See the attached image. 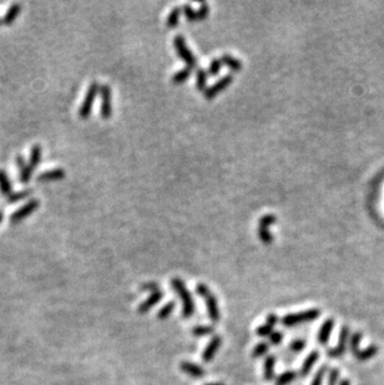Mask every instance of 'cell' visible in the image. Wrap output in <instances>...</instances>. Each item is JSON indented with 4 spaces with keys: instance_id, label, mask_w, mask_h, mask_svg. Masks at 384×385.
<instances>
[{
    "instance_id": "ac0fdd59",
    "label": "cell",
    "mask_w": 384,
    "mask_h": 385,
    "mask_svg": "<svg viewBox=\"0 0 384 385\" xmlns=\"http://www.w3.org/2000/svg\"><path fill=\"white\" fill-rule=\"evenodd\" d=\"M21 10V5L19 4V3H14V4H12L9 7V9L7 10V13H5L4 18H3V24H5V25H10V24H13L15 21V19L18 18L19 13H20Z\"/></svg>"
},
{
    "instance_id": "3957f363",
    "label": "cell",
    "mask_w": 384,
    "mask_h": 385,
    "mask_svg": "<svg viewBox=\"0 0 384 385\" xmlns=\"http://www.w3.org/2000/svg\"><path fill=\"white\" fill-rule=\"evenodd\" d=\"M321 316V311L317 308L308 309V311L299 312V313L287 314L281 319V323L286 327H293V325L307 323V322H313Z\"/></svg>"
},
{
    "instance_id": "8d00e7d4",
    "label": "cell",
    "mask_w": 384,
    "mask_h": 385,
    "mask_svg": "<svg viewBox=\"0 0 384 385\" xmlns=\"http://www.w3.org/2000/svg\"><path fill=\"white\" fill-rule=\"evenodd\" d=\"M256 333H257L258 337H269V335L273 333V327H271V325H261V327L257 328V330H256Z\"/></svg>"
},
{
    "instance_id": "b9f144b4",
    "label": "cell",
    "mask_w": 384,
    "mask_h": 385,
    "mask_svg": "<svg viewBox=\"0 0 384 385\" xmlns=\"http://www.w3.org/2000/svg\"><path fill=\"white\" fill-rule=\"evenodd\" d=\"M266 322H267V325L274 327V325L277 324V322H278V317H277L276 314H269V316L266 318Z\"/></svg>"
},
{
    "instance_id": "ba28073f",
    "label": "cell",
    "mask_w": 384,
    "mask_h": 385,
    "mask_svg": "<svg viewBox=\"0 0 384 385\" xmlns=\"http://www.w3.org/2000/svg\"><path fill=\"white\" fill-rule=\"evenodd\" d=\"M39 205H40L39 200H37V199L30 200L29 202H26L25 205L23 206V207H20L19 210H16L14 213L10 215V223L15 224V223H19V222H21L24 218H26V217L31 215L32 212H35L37 208L39 207Z\"/></svg>"
},
{
    "instance_id": "7a4b0ae2",
    "label": "cell",
    "mask_w": 384,
    "mask_h": 385,
    "mask_svg": "<svg viewBox=\"0 0 384 385\" xmlns=\"http://www.w3.org/2000/svg\"><path fill=\"white\" fill-rule=\"evenodd\" d=\"M196 292L198 295L205 298L206 305H207V312H208V317L212 322H219L220 321V311H219V304H217L216 297L214 295V293H211L208 287L203 283H198L196 287Z\"/></svg>"
},
{
    "instance_id": "7c38bea8",
    "label": "cell",
    "mask_w": 384,
    "mask_h": 385,
    "mask_svg": "<svg viewBox=\"0 0 384 385\" xmlns=\"http://www.w3.org/2000/svg\"><path fill=\"white\" fill-rule=\"evenodd\" d=\"M162 298H163V292H161V291H157V292H155V293H151V295H150L148 299H146L145 302H143L140 305H138L137 312L140 314L148 313L150 309L154 307V305H156L157 303H159L160 300L162 299Z\"/></svg>"
},
{
    "instance_id": "8fae6325",
    "label": "cell",
    "mask_w": 384,
    "mask_h": 385,
    "mask_svg": "<svg viewBox=\"0 0 384 385\" xmlns=\"http://www.w3.org/2000/svg\"><path fill=\"white\" fill-rule=\"evenodd\" d=\"M222 343V339L220 335H214L212 337L211 340H210V343L207 344L206 349L203 351L202 353V359L205 363H210L212 362V359L215 358V355H216L217 351H219L220 345H221Z\"/></svg>"
},
{
    "instance_id": "603a6c76",
    "label": "cell",
    "mask_w": 384,
    "mask_h": 385,
    "mask_svg": "<svg viewBox=\"0 0 384 385\" xmlns=\"http://www.w3.org/2000/svg\"><path fill=\"white\" fill-rule=\"evenodd\" d=\"M40 160H42V146L40 145H34L30 151V161L29 166L30 169L34 171L37 169L38 165L40 164Z\"/></svg>"
},
{
    "instance_id": "277c9868",
    "label": "cell",
    "mask_w": 384,
    "mask_h": 385,
    "mask_svg": "<svg viewBox=\"0 0 384 385\" xmlns=\"http://www.w3.org/2000/svg\"><path fill=\"white\" fill-rule=\"evenodd\" d=\"M173 44H175V49H176V51H178V55L182 59V60L186 62V67H189V69H191V70L195 69L196 65H197V61H196L195 55L191 53V50L187 48L186 42H185V37L181 36V35H178V36H175Z\"/></svg>"
},
{
    "instance_id": "f35d334b",
    "label": "cell",
    "mask_w": 384,
    "mask_h": 385,
    "mask_svg": "<svg viewBox=\"0 0 384 385\" xmlns=\"http://www.w3.org/2000/svg\"><path fill=\"white\" fill-rule=\"evenodd\" d=\"M210 14V8L208 5L206 4V3H202V4L200 5V8H198L197 10V15H198V21L201 20H205V19Z\"/></svg>"
},
{
    "instance_id": "ee69618b",
    "label": "cell",
    "mask_w": 384,
    "mask_h": 385,
    "mask_svg": "<svg viewBox=\"0 0 384 385\" xmlns=\"http://www.w3.org/2000/svg\"><path fill=\"white\" fill-rule=\"evenodd\" d=\"M3 219H4V211L0 210V223H2Z\"/></svg>"
},
{
    "instance_id": "d6a6232c",
    "label": "cell",
    "mask_w": 384,
    "mask_h": 385,
    "mask_svg": "<svg viewBox=\"0 0 384 385\" xmlns=\"http://www.w3.org/2000/svg\"><path fill=\"white\" fill-rule=\"evenodd\" d=\"M221 66H222L221 59H214V60L211 61V64H210L207 72H208V75H211V76H216V75L220 72V70H221Z\"/></svg>"
},
{
    "instance_id": "e0dca14e",
    "label": "cell",
    "mask_w": 384,
    "mask_h": 385,
    "mask_svg": "<svg viewBox=\"0 0 384 385\" xmlns=\"http://www.w3.org/2000/svg\"><path fill=\"white\" fill-rule=\"evenodd\" d=\"M320 359V353L318 352H312L308 357L306 358V360L303 362V364H302V368H301V371H299V374H301V376H307L309 374V371L312 370V368L315 367V364L317 363V360Z\"/></svg>"
},
{
    "instance_id": "ab89813d",
    "label": "cell",
    "mask_w": 384,
    "mask_h": 385,
    "mask_svg": "<svg viewBox=\"0 0 384 385\" xmlns=\"http://www.w3.org/2000/svg\"><path fill=\"white\" fill-rule=\"evenodd\" d=\"M141 289H143V291L155 293V292L160 291V287L157 283H154V282H149V283H144L143 286H141Z\"/></svg>"
},
{
    "instance_id": "44dd1931",
    "label": "cell",
    "mask_w": 384,
    "mask_h": 385,
    "mask_svg": "<svg viewBox=\"0 0 384 385\" xmlns=\"http://www.w3.org/2000/svg\"><path fill=\"white\" fill-rule=\"evenodd\" d=\"M0 194L5 195V196H8V197L13 194L12 182H10L7 172L2 169H0Z\"/></svg>"
},
{
    "instance_id": "30bf717a",
    "label": "cell",
    "mask_w": 384,
    "mask_h": 385,
    "mask_svg": "<svg viewBox=\"0 0 384 385\" xmlns=\"http://www.w3.org/2000/svg\"><path fill=\"white\" fill-rule=\"evenodd\" d=\"M232 81H233L232 75H226V76L220 79L217 83H215L214 85L207 88L206 90L203 91V95H205V97L207 100L215 99V97H216L220 93H222L226 88H228V86L232 84Z\"/></svg>"
},
{
    "instance_id": "d6986e66",
    "label": "cell",
    "mask_w": 384,
    "mask_h": 385,
    "mask_svg": "<svg viewBox=\"0 0 384 385\" xmlns=\"http://www.w3.org/2000/svg\"><path fill=\"white\" fill-rule=\"evenodd\" d=\"M378 354V346L377 345H369L367 346L366 349H359L358 352L355 354V357L357 358V360H359V362H367V360L372 359L373 357H375V355Z\"/></svg>"
},
{
    "instance_id": "cb8c5ba5",
    "label": "cell",
    "mask_w": 384,
    "mask_h": 385,
    "mask_svg": "<svg viewBox=\"0 0 384 385\" xmlns=\"http://www.w3.org/2000/svg\"><path fill=\"white\" fill-rule=\"evenodd\" d=\"M181 12L182 9L180 7L173 8V9L171 10L170 14L167 16V20H166V26H167V28H175V26L179 25Z\"/></svg>"
},
{
    "instance_id": "7bdbcfd3",
    "label": "cell",
    "mask_w": 384,
    "mask_h": 385,
    "mask_svg": "<svg viewBox=\"0 0 384 385\" xmlns=\"http://www.w3.org/2000/svg\"><path fill=\"white\" fill-rule=\"evenodd\" d=\"M338 385H351V381L348 380V379H342V380L338 383Z\"/></svg>"
},
{
    "instance_id": "484cf974",
    "label": "cell",
    "mask_w": 384,
    "mask_h": 385,
    "mask_svg": "<svg viewBox=\"0 0 384 385\" xmlns=\"http://www.w3.org/2000/svg\"><path fill=\"white\" fill-rule=\"evenodd\" d=\"M297 378V373L293 370H287L285 373H282L281 375L277 376L276 379V385H287L291 381H293Z\"/></svg>"
},
{
    "instance_id": "9a60e30c",
    "label": "cell",
    "mask_w": 384,
    "mask_h": 385,
    "mask_svg": "<svg viewBox=\"0 0 384 385\" xmlns=\"http://www.w3.org/2000/svg\"><path fill=\"white\" fill-rule=\"evenodd\" d=\"M65 170L62 169H54V170H48L45 172L40 173L38 176V182H49V181H59L62 180L65 177Z\"/></svg>"
},
{
    "instance_id": "d4e9b609",
    "label": "cell",
    "mask_w": 384,
    "mask_h": 385,
    "mask_svg": "<svg viewBox=\"0 0 384 385\" xmlns=\"http://www.w3.org/2000/svg\"><path fill=\"white\" fill-rule=\"evenodd\" d=\"M191 69H189V67H185V69L180 70L179 72H176L175 75H173L172 79H171V83L175 84V85H180V84H184L185 81L189 79L190 75H191Z\"/></svg>"
},
{
    "instance_id": "d590c367",
    "label": "cell",
    "mask_w": 384,
    "mask_h": 385,
    "mask_svg": "<svg viewBox=\"0 0 384 385\" xmlns=\"http://www.w3.org/2000/svg\"><path fill=\"white\" fill-rule=\"evenodd\" d=\"M306 345H307V341L304 340V339H296V340H293L292 343L290 344V348H291V351L298 353V352L303 351V349L306 348Z\"/></svg>"
},
{
    "instance_id": "2e32d148",
    "label": "cell",
    "mask_w": 384,
    "mask_h": 385,
    "mask_svg": "<svg viewBox=\"0 0 384 385\" xmlns=\"http://www.w3.org/2000/svg\"><path fill=\"white\" fill-rule=\"evenodd\" d=\"M180 368H181V370L184 371V373L189 374V375L193 376V378H202L206 374V371L203 370L202 368L190 362H182L181 364H180Z\"/></svg>"
},
{
    "instance_id": "8992f818",
    "label": "cell",
    "mask_w": 384,
    "mask_h": 385,
    "mask_svg": "<svg viewBox=\"0 0 384 385\" xmlns=\"http://www.w3.org/2000/svg\"><path fill=\"white\" fill-rule=\"evenodd\" d=\"M277 222V217L274 215H266L258 222V237L261 242L265 245H271L273 242V235L268 231V227Z\"/></svg>"
},
{
    "instance_id": "e575fe53",
    "label": "cell",
    "mask_w": 384,
    "mask_h": 385,
    "mask_svg": "<svg viewBox=\"0 0 384 385\" xmlns=\"http://www.w3.org/2000/svg\"><path fill=\"white\" fill-rule=\"evenodd\" d=\"M268 344L265 343V341H262V343L257 344V345L255 346V349H253L252 352V358H260L262 357V355H265L267 352H268Z\"/></svg>"
},
{
    "instance_id": "83f0119b",
    "label": "cell",
    "mask_w": 384,
    "mask_h": 385,
    "mask_svg": "<svg viewBox=\"0 0 384 385\" xmlns=\"http://www.w3.org/2000/svg\"><path fill=\"white\" fill-rule=\"evenodd\" d=\"M215 329L214 327L211 325H197L192 329V334L195 337H203V335H208V334H214Z\"/></svg>"
},
{
    "instance_id": "74e56055",
    "label": "cell",
    "mask_w": 384,
    "mask_h": 385,
    "mask_svg": "<svg viewBox=\"0 0 384 385\" xmlns=\"http://www.w3.org/2000/svg\"><path fill=\"white\" fill-rule=\"evenodd\" d=\"M338 379H339V370L337 368H332L329 370V375H328V385H337L338 384Z\"/></svg>"
},
{
    "instance_id": "1f68e13d",
    "label": "cell",
    "mask_w": 384,
    "mask_h": 385,
    "mask_svg": "<svg viewBox=\"0 0 384 385\" xmlns=\"http://www.w3.org/2000/svg\"><path fill=\"white\" fill-rule=\"evenodd\" d=\"M176 307L175 302H168L167 304H165L163 307L160 309L159 313H157V318L159 319H166L171 313L173 312V309Z\"/></svg>"
},
{
    "instance_id": "9c48e42d",
    "label": "cell",
    "mask_w": 384,
    "mask_h": 385,
    "mask_svg": "<svg viewBox=\"0 0 384 385\" xmlns=\"http://www.w3.org/2000/svg\"><path fill=\"white\" fill-rule=\"evenodd\" d=\"M100 95H101V106H100V113L102 119L108 120L113 115V101H111V89L110 86L103 84L99 89Z\"/></svg>"
},
{
    "instance_id": "6da1fadb",
    "label": "cell",
    "mask_w": 384,
    "mask_h": 385,
    "mask_svg": "<svg viewBox=\"0 0 384 385\" xmlns=\"http://www.w3.org/2000/svg\"><path fill=\"white\" fill-rule=\"evenodd\" d=\"M171 286H172L173 291L178 293L182 302V317L190 318L195 313V303H193L191 293L187 289L185 282L178 277L171 279Z\"/></svg>"
},
{
    "instance_id": "4316f807",
    "label": "cell",
    "mask_w": 384,
    "mask_h": 385,
    "mask_svg": "<svg viewBox=\"0 0 384 385\" xmlns=\"http://www.w3.org/2000/svg\"><path fill=\"white\" fill-rule=\"evenodd\" d=\"M32 189L31 188H26V189H23V191L20 192H14V194L10 195L9 197H8L7 202L8 203H16L19 202V201L26 199V197H29L30 195H31Z\"/></svg>"
},
{
    "instance_id": "5bb4252c",
    "label": "cell",
    "mask_w": 384,
    "mask_h": 385,
    "mask_svg": "<svg viewBox=\"0 0 384 385\" xmlns=\"http://www.w3.org/2000/svg\"><path fill=\"white\" fill-rule=\"evenodd\" d=\"M16 165L19 167V181H20V183H28L34 171L30 169L29 165L25 164L24 157L21 156H16Z\"/></svg>"
},
{
    "instance_id": "bcb514c9",
    "label": "cell",
    "mask_w": 384,
    "mask_h": 385,
    "mask_svg": "<svg viewBox=\"0 0 384 385\" xmlns=\"http://www.w3.org/2000/svg\"><path fill=\"white\" fill-rule=\"evenodd\" d=\"M0 25H3V19H0Z\"/></svg>"
},
{
    "instance_id": "f546056e",
    "label": "cell",
    "mask_w": 384,
    "mask_h": 385,
    "mask_svg": "<svg viewBox=\"0 0 384 385\" xmlns=\"http://www.w3.org/2000/svg\"><path fill=\"white\" fill-rule=\"evenodd\" d=\"M362 340V333L356 332L350 337V351L351 353L356 354L359 351V343Z\"/></svg>"
},
{
    "instance_id": "f1b7e54d",
    "label": "cell",
    "mask_w": 384,
    "mask_h": 385,
    "mask_svg": "<svg viewBox=\"0 0 384 385\" xmlns=\"http://www.w3.org/2000/svg\"><path fill=\"white\" fill-rule=\"evenodd\" d=\"M206 81H207V72L203 69L197 70V75H196V86L200 91L206 90Z\"/></svg>"
},
{
    "instance_id": "52a82bcc",
    "label": "cell",
    "mask_w": 384,
    "mask_h": 385,
    "mask_svg": "<svg viewBox=\"0 0 384 385\" xmlns=\"http://www.w3.org/2000/svg\"><path fill=\"white\" fill-rule=\"evenodd\" d=\"M348 340H350V328H348L347 325H343L339 332L338 344H337L334 348H329L328 351H327V355L331 358L342 357V355L345 353V351H347Z\"/></svg>"
},
{
    "instance_id": "5b68a950",
    "label": "cell",
    "mask_w": 384,
    "mask_h": 385,
    "mask_svg": "<svg viewBox=\"0 0 384 385\" xmlns=\"http://www.w3.org/2000/svg\"><path fill=\"white\" fill-rule=\"evenodd\" d=\"M99 89H100V86L96 81L90 84L88 93H86L85 95V99H84L83 104H81L80 108H79V116H80V118H83V119L89 118L90 112H91V110H92V105H94L95 99H96V95L97 93H99Z\"/></svg>"
},
{
    "instance_id": "4fadbf2b",
    "label": "cell",
    "mask_w": 384,
    "mask_h": 385,
    "mask_svg": "<svg viewBox=\"0 0 384 385\" xmlns=\"http://www.w3.org/2000/svg\"><path fill=\"white\" fill-rule=\"evenodd\" d=\"M334 328V319L333 318H328L326 319L325 323L322 324L321 327L320 332H318V343L322 344V345H326L328 343L329 337H331V333Z\"/></svg>"
},
{
    "instance_id": "60d3db41",
    "label": "cell",
    "mask_w": 384,
    "mask_h": 385,
    "mask_svg": "<svg viewBox=\"0 0 384 385\" xmlns=\"http://www.w3.org/2000/svg\"><path fill=\"white\" fill-rule=\"evenodd\" d=\"M283 340V333L281 332H273L271 335H269V343L273 344V345H277Z\"/></svg>"
},
{
    "instance_id": "7402d4cb",
    "label": "cell",
    "mask_w": 384,
    "mask_h": 385,
    "mask_svg": "<svg viewBox=\"0 0 384 385\" xmlns=\"http://www.w3.org/2000/svg\"><path fill=\"white\" fill-rule=\"evenodd\" d=\"M274 365H276V357L274 355H268L265 359V375L266 380H272L274 378Z\"/></svg>"
},
{
    "instance_id": "ffe728a7",
    "label": "cell",
    "mask_w": 384,
    "mask_h": 385,
    "mask_svg": "<svg viewBox=\"0 0 384 385\" xmlns=\"http://www.w3.org/2000/svg\"><path fill=\"white\" fill-rule=\"evenodd\" d=\"M221 61H222L223 65H226L228 69H231L232 71H235V72L241 71L242 66H243V65H242V62L239 61L238 59L235 58V56L230 55V54H225V55H222Z\"/></svg>"
},
{
    "instance_id": "4dcf8cb0",
    "label": "cell",
    "mask_w": 384,
    "mask_h": 385,
    "mask_svg": "<svg viewBox=\"0 0 384 385\" xmlns=\"http://www.w3.org/2000/svg\"><path fill=\"white\" fill-rule=\"evenodd\" d=\"M181 9H182V13H184L185 16H186V19L190 21V23H195V21H198L197 10L192 9V8L187 4L184 5Z\"/></svg>"
},
{
    "instance_id": "836d02e7",
    "label": "cell",
    "mask_w": 384,
    "mask_h": 385,
    "mask_svg": "<svg viewBox=\"0 0 384 385\" xmlns=\"http://www.w3.org/2000/svg\"><path fill=\"white\" fill-rule=\"evenodd\" d=\"M327 369H328V367H327V365H322V367L318 369L317 373H316L315 378H313V380H312V383H310V385H322L323 384V378H325Z\"/></svg>"
},
{
    "instance_id": "f6af8a7d",
    "label": "cell",
    "mask_w": 384,
    "mask_h": 385,
    "mask_svg": "<svg viewBox=\"0 0 384 385\" xmlns=\"http://www.w3.org/2000/svg\"><path fill=\"white\" fill-rule=\"evenodd\" d=\"M206 385H223V384H220V383H211V384H206Z\"/></svg>"
}]
</instances>
